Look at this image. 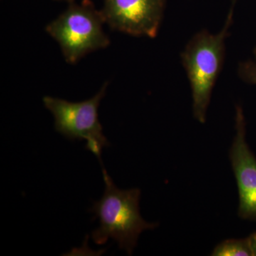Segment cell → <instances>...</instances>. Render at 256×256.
<instances>
[{
    "mask_svg": "<svg viewBox=\"0 0 256 256\" xmlns=\"http://www.w3.org/2000/svg\"><path fill=\"white\" fill-rule=\"evenodd\" d=\"M56 1L66 2H68L70 4V3L74 2V0H56Z\"/></svg>",
    "mask_w": 256,
    "mask_h": 256,
    "instance_id": "obj_10",
    "label": "cell"
},
{
    "mask_svg": "<svg viewBox=\"0 0 256 256\" xmlns=\"http://www.w3.org/2000/svg\"><path fill=\"white\" fill-rule=\"evenodd\" d=\"M255 52V55L256 56V48H255V52Z\"/></svg>",
    "mask_w": 256,
    "mask_h": 256,
    "instance_id": "obj_11",
    "label": "cell"
},
{
    "mask_svg": "<svg viewBox=\"0 0 256 256\" xmlns=\"http://www.w3.org/2000/svg\"><path fill=\"white\" fill-rule=\"evenodd\" d=\"M248 238L249 242H250L254 256H256V232L252 234V235L248 237Z\"/></svg>",
    "mask_w": 256,
    "mask_h": 256,
    "instance_id": "obj_9",
    "label": "cell"
},
{
    "mask_svg": "<svg viewBox=\"0 0 256 256\" xmlns=\"http://www.w3.org/2000/svg\"><path fill=\"white\" fill-rule=\"evenodd\" d=\"M101 11L88 0L70 3L65 11L46 25V32L58 43L64 60L75 64L86 56L110 45L104 32Z\"/></svg>",
    "mask_w": 256,
    "mask_h": 256,
    "instance_id": "obj_3",
    "label": "cell"
},
{
    "mask_svg": "<svg viewBox=\"0 0 256 256\" xmlns=\"http://www.w3.org/2000/svg\"><path fill=\"white\" fill-rule=\"evenodd\" d=\"M233 16L232 8L220 31L216 34L207 30L198 32L181 54L182 63L191 87L194 117L200 124L206 122L212 92L223 67L226 40Z\"/></svg>",
    "mask_w": 256,
    "mask_h": 256,
    "instance_id": "obj_2",
    "label": "cell"
},
{
    "mask_svg": "<svg viewBox=\"0 0 256 256\" xmlns=\"http://www.w3.org/2000/svg\"><path fill=\"white\" fill-rule=\"evenodd\" d=\"M214 256H254L248 238L228 239L218 244L212 252Z\"/></svg>",
    "mask_w": 256,
    "mask_h": 256,
    "instance_id": "obj_7",
    "label": "cell"
},
{
    "mask_svg": "<svg viewBox=\"0 0 256 256\" xmlns=\"http://www.w3.org/2000/svg\"><path fill=\"white\" fill-rule=\"evenodd\" d=\"M238 75L244 82L256 84V62L248 60L239 64Z\"/></svg>",
    "mask_w": 256,
    "mask_h": 256,
    "instance_id": "obj_8",
    "label": "cell"
},
{
    "mask_svg": "<svg viewBox=\"0 0 256 256\" xmlns=\"http://www.w3.org/2000/svg\"><path fill=\"white\" fill-rule=\"evenodd\" d=\"M236 136L230 152V164L238 188V215L256 220V158L246 139V120L240 106L236 108Z\"/></svg>",
    "mask_w": 256,
    "mask_h": 256,
    "instance_id": "obj_6",
    "label": "cell"
},
{
    "mask_svg": "<svg viewBox=\"0 0 256 256\" xmlns=\"http://www.w3.org/2000/svg\"><path fill=\"white\" fill-rule=\"evenodd\" d=\"M100 164L106 188L102 198L89 210L95 214L94 220L98 218L100 223L98 228L92 230V240L97 245H104L109 239H114L120 248L132 255L141 233L156 228L158 224L149 223L141 216L140 190H120L102 163Z\"/></svg>",
    "mask_w": 256,
    "mask_h": 256,
    "instance_id": "obj_1",
    "label": "cell"
},
{
    "mask_svg": "<svg viewBox=\"0 0 256 256\" xmlns=\"http://www.w3.org/2000/svg\"><path fill=\"white\" fill-rule=\"evenodd\" d=\"M108 85V82H105L95 96L80 102L50 96L42 99L44 107L53 114L56 131L70 140H86V149L92 152L100 164L102 150L110 144L102 133L98 118L99 106Z\"/></svg>",
    "mask_w": 256,
    "mask_h": 256,
    "instance_id": "obj_4",
    "label": "cell"
},
{
    "mask_svg": "<svg viewBox=\"0 0 256 256\" xmlns=\"http://www.w3.org/2000/svg\"><path fill=\"white\" fill-rule=\"evenodd\" d=\"M165 3L166 0H104L100 11L112 30L152 38L159 32Z\"/></svg>",
    "mask_w": 256,
    "mask_h": 256,
    "instance_id": "obj_5",
    "label": "cell"
}]
</instances>
